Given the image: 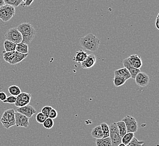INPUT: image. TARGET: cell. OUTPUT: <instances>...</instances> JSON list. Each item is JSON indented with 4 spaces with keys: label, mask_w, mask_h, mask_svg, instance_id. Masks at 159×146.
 Wrapping results in <instances>:
<instances>
[{
    "label": "cell",
    "mask_w": 159,
    "mask_h": 146,
    "mask_svg": "<svg viewBox=\"0 0 159 146\" xmlns=\"http://www.w3.org/2000/svg\"><path fill=\"white\" fill-rule=\"evenodd\" d=\"M28 55V54H22L20 53H19L18 52H15V55L14 57L13 58L12 61L10 63V65H14L16 64H18L19 62H20L21 61H23L24 59L27 58Z\"/></svg>",
    "instance_id": "cell-17"
},
{
    "label": "cell",
    "mask_w": 159,
    "mask_h": 146,
    "mask_svg": "<svg viewBox=\"0 0 159 146\" xmlns=\"http://www.w3.org/2000/svg\"><path fill=\"white\" fill-rule=\"evenodd\" d=\"M5 5V3L4 1H3V0H0V7H1V6Z\"/></svg>",
    "instance_id": "cell-38"
},
{
    "label": "cell",
    "mask_w": 159,
    "mask_h": 146,
    "mask_svg": "<svg viewBox=\"0 0 159 146\" xmlns=\"http://www.w3.org/2000/svg\"><path fill=\"white\" fill-rule=\"evenodd\" d=\"M5 39L16 43V45L21 43L22 41V36L16 28H10L7 31L5 35Z\"/></svg>",
    "instance_id": "cell-6"
},
{
    "label": "cell",
    "mask_w": 159,
    "mask_h": 146,
    "mask_svg": "<svg viewBox=\"0 0 159 146\" xmlns=\"http://www.w3.org/2000/svg\"><path fill=\"white\" fill-rule=\"evenodd\" d=\"M80 44L84 49L91 52H95L99 47L100 40L94 34L89 33L80 38Z\"/></svg>",
    "instance_id": "cell-2"
},
{
    "label": "cell",
    "mask_w": 159,
    "mask_h": 146,
    "mask_svg": "<svg viewBox=\"0 0 159 146\" xmlns=\"http://www.w3.org/2000/svg\"><path fill=\"white\" fill-rule=\"evenodd\" d=\"M21 1H22V2H25V1L26 0H21Z\"/></svg>",
    "instance_id": "cell-40"
},
{
    "label": "cell",
    "mask_w": 159,
    "mask_h": 146,
    "mask_svg": "<svg viewBox=\"0 0 159 146\" xmlns=\"http://www.w3.org/2000/svg\"><path fill=\"white\" fill-rule=\"evenodd\" d=\"M15 121L16 125L18 127L27 128L30 125L29 118L18 112L15 113Z\"/></svg>",
    "instance_id": "cell-9"
},
{
    "label": "cell",
    "mask_w": 159,
    "mask_h": 146,
    "mask_svg": "<svg viewBox=\"0 0 159 146\" xmlns=\"http://www.w3.org/2000/svg\"><path fill=\"white\" fill-rule=\"evenodd\" d=\"M15 113L16 112L14 109L7 110L4 111L0 120L3 128L9 129L16 125Z\"/></svg>",
    "instance_id": "cell-3"
},
{
    "label": "cell",
    "mask_w": 159,
    "mask_h": 146,
    "mask_svg": "<svg viewBox=\"0 0 159 146\" xmlns=\"http://www.w3.org/2000/svg\"><path fill=\"white\" fill-rule=\"evenodd\" d=\"M134 137V133H127L121 138V143L125 144L126 146L133 140V138Z\"/></svg>",
    "instance_id": "cell-26"
},
{
    "label": "cell",
    "mask_w": 159,
    "mask_h": 146,
    "mask_svg": "<svg viewBox=\"0 0 159 146\" xmlns=\"http://www.w3.org/2000/svg\"><path fill=\"white\" fill-rule=\"evenodd\" d=\"M7 98V95L6 93L3 92H0V100L3 102Z\"/></svg>",
    "instance_id": "cell-36"
},
{
    "label": "cell",
    "mask_w": 159,
    "mask_h": 146,
    "mask_svg": "<svg viewBox=\"0 0 159 146\" xmlns=\"http://www.w3.org/2000/svg\"><path fill=\"white\" fill-rule=\"evenodd\" d=\"M126 81L125 79L119 75H115L113 80V84L116 87H119L124 85Z\"/></svg>",
    "instance_id": "cell-23"
},
{
    "label": "cell",
    "mask_w": 159,
    "mask_h": 146,
    "mask_svg": "<svg viewBox=\"0 0 159 146\" xmlns=\"http://www.w3.org/2000/svg\"><path fill=\"white\" fill-rule=\"evenodd\" d=\"M16 100V97L14 96H10L9 97H7L6 100L3 101L4 103H8V104H15Z\"/></svg>",
    "instance_id": "cell-33"
},
{
    "label": "cell",
    "mask_w": 159,
    "mask_h": 146,
    "mask_svg": "<svg viewBox=\"0 0 159 146\" xmlns=\"http://www.w3.org/2000/svg\"><path fill=\"white\" fill-rule=\"evenodd\" d=\"M15 52L16 51H12V52H5L3 51V57L4 60L6 61V62L10 64L13 59L15 55Z\"/></svg>",
    "instance_id": "cell-25"
},
{
    "label": "cell",
    "mask_w": 159,
    "mask_h": 146,
    "mask_svg": "<svg viewBox=\"0 0 159 146\" xmlns=\"http://www.w3.org/2000/svg\"><path fill=\"white\" fill-rule=\"evenodd\" d=\"M88 56V54L83 49H80L76 52V55L73 58V61L78 63H81L85 60Z\"/></svg>",
    "instance_id": "cell-16"
},
{
    "label": "cell",
    "mask_w": 159,
    "mask_h": 146,
    "mask_svg": "<svg viewBox=\"0 0 159 146\" xmlns=\"http://www.w3.org/2000/svg\"><path fill=\"white\" fill-rule=\"evenodd\" d=\"M97 146H112L111 140L110 137L97 139L95 140Z\"/></svg>",
    "instance_id": "cell-20"
},
{
    "label": "cell",
    "mask_w": 159,
    "mask_h": 146,
    "mask_svg": "<svg viewBox=\"0 0 159 146\" xmlns=\"http://www.w3.org/2000/svg\"><path fill=\"white\" fill-rule=\"evenodd\" d=\"M34 0H26L24 3L22 5L23 7H27L31 6V4L34 2Z\"/></svg>",
    "instance_id": "cell-35"
},
{
    "label": "cell",
    "mask_w": 159,
    "mask_h": 146,
    "mask_svg": "<svg viewBox=\"0 0 159 146\" xmlns=\"http://www.w3.org/2000/svg\"><path fill=\"white\" fill-rule=\"evenodd\" d=\"M3 1L6 5H9L14 7H18L22 2L21 0H3Z\"/></svg>",
    "instance_id": "cell-28"
},
{
    "label": "cell",
    "mask_w": 159,
    "mask_h": 146,
    "mask_svg": "<svg viewBox=\"0 0 159 146\" xmlns=\"http://www.w3.org/2000/svg\"><path fill=\"white\" fill-rule=\"evenodd\" d=\"M117 146H126L125 144H123L122 143H121L120 144H119V145Z\"/></svg>",
    "instance_id": "cell-39"
},
{
    "label": "cell",
    "mask_w": 159,
    "mask_h": 146,
    "mask_svg": "<svg viewBox=\"0 0 159 146\" xmlns=\"http://www.w3.org/2000/svg\"><path fill=\"white\" fill-rule=\"evenodd\" d=\"M134 79L137 85L141 87L147 86L150 82L149 76L147 74L142 71H140L138 73L137 76H135Z\"/></svg>",
    "instance_id": "cell-10"
},
{
    "label": "cell",
    "mask_w": 159,
    "mask_h": 146,
    "mask_svg": "<svg viewBox=\"0 0 159 146\" xmlns=\"http://www.w3.org/2000/svg\"><path fill=\"white\" fill-rule=\"evenodd\" d=\"M114 74H115V75H119V76L124 78L126 80L131 78L130 74L125 67H122L119 69L115 70Z\"/></svg>",
    "instance_id": "cell-15"
},
{
    "label": "cell",
    "mask_w": 159,
    "mask_h": 146,
    "mask_svg": "<svg viewBox=\"0 0 159 146\" xmlns=\"http://www.w3.org/2000/svg\"><path fill=\"white\" fill-rule=\"evenodd\" d=\"M96 63V57L94 54L88 55L85 60L81 62V67L83 69H89L94 67Z\"/></svg>",
    "instance_id": "cell-12"
},
{
    "label": "cell",
    "mask_w": 159,
    "mask_h": 146,
    "mask_svg": "<svg viewBox=\"0 0 159 146\" xmlns=\"http://www.w3.org/2000/svg\"><path fill=\"white\" fill-rule=\"evenodd\" d=\"M16 14L14 7L9 5H5L0 7V19L4 22L9 21Z\"/></svg>",
    "instance_id": "cell-4"
},
{
    "label": "cell",
    "mask_w": 159,
    "mask_h": 146,
    "mask_svg": "<svg viewBox=\"0 0 159 146\" xmlns=\"http://www.w3.org/2000/svg\"><path fill=\"white\" fill-rule=\"evenodd\" d=\"M122 63H123V65L124 66V67H125L126 69L128 70L130 74L131 78H132L133 79H134L135 76H137V75L138 74V73L141 71L140 69H135L134 67H133L132 65L130 64L128 58H125L123 60Z\"/></svg>",
    "instance_id": "cell-13"
},
{
    "label": "cell",
    "mask_w": 159,
    "mask_h": 146,
    "mask_svg": "<svg viewBox=\"0 0 159 146\" xmlns=\"http://www.w3.org/2000/svg\"><path fill=\"white\" fill-rule=\"evenodd\" d=\"M8 91L11 96H18L19 94L21 93V90L18 86L17 85H11L9 87Z\"/></svg>",
    "instance_id": "cell-24"
},
{
    "label": "cell",
    "mask_w": 159,
    "mask_h": 146,
    "mask_svg": "<svg viewBox=\"0 0 159 146\" xmlns=\"http://www.w3.org/2000/svg\"><path fill=\"white\" fill-rule=\"evenodd\" d=\"M43 124L44 128H46L47 129H50L54 126V121L52 119L48 118H46L45 121L43 122Z\"/></svg>",
    "instance_id": "cell-30"
},
{
    "label": "cell",
    "mask_w": 159,
    "mask_h": 146,
    "mask_svg": "<svg viewBox=\"0 0 159 146\" xmlns=\"http://www.w3.org/2000/svg\"><path fill=\"white\" fill-rule=\"evenodd\" d=\"M91 135L93 138L97 139H101L103 138V134L102 131L101 125H98L95 127V128H93V131H92Z\"/></svg>",
    "instance_id": "cell-18"
},
{
    "label": "cell",
    "mask_w": 159,
    "mask_h": 146,
    "mask_svg": "<svg viewBox=\"0 0 159 146\" xmlns=\"http://www.w3.org/2000/svg\"><path fill=\"white\" fill-rule=\"evenodd\" d=\"M16 51L22 54H28V46L23 43H18L16 45Z\"/></svg>",
    "instance_id": "cell-19"
},
{
    "label": "cell",
    "mask_w": 159,
    "mask_h": 146,
    "mask_svg": "<svg viewBox=\"0 0 159 146\" xmlns=\"http://www.w3.org/2000/svg\"><path fill=\"white\" fill-rule=\"evenodd\" d=\"M143 144H144V141H139L134 137L126 146H142Z\"/></svg>",
    "instance_id": "cell-29"
},
{
    "label": "cell",
    "mask_w": 159,
    "mask_h": 146,
    "mask_svg": "<svg viewBox=\"0 0 159 146\" xmlns=\"http://www.w3.org/2000/svg\"><path fill=\"white\" fill-rule=\"evenodd\" d=\"M110 138L112 146H117L121 143V137L120 135L118 128L116 122L112 123L110 126Z\"/></svg>",
    "instance_id": "cell-5"
},
{
    "label": "cell",
    "mask_w": 159,
    "mask_h": 146,
    "mask_svg": "<svg viewBox=\"0 0 159 146\" xmlns=\"http://www.w3.org/2000/svg\"><path fill=\"white\" fill-rule=\"evenodd\" d=\"M128 58L130 64L132 65L133 67L135 69H140L142 66V61L140 56H139L138 55L134 54L130 56Z\"/></svg>",
    "instance_id": "cell-14"
},
{
    "label": "cell",
    "mask_w": 159,
    "mask_h": 146,
    "mask_svg": "<svg viewBox=\"0 0 159 146\" xmlns=\"http://www.w3.org/2000/svg\"><path fill=\"white\" fill-rule=\"evenodd\" d=\"M102 131L103 134V138H107L110 137V128L109 126L106 122H102L101 124Z\"/></svg>",
    "instance_id": "cell-27"
},
{
    "label": "cell",
    "mask_w": 159,
    "mask_h": 146,
    "mask_svg": "<svg viewBox=\"0 0 159 146\" xmlns=\"http://www.w3.org/2000/svg\"><path fill=\"white\" fill-rule=\"evenodd\" d=\"M116 124L118 130H119L120 135V137L122 138L127 133V130L126 128L125 124L124 122H122V120L117 122H116Z\"/></svg>",
    "instance_id": "cell-22"
},
{
    "label": "cell",
    "mask_w": 159,
    "mask_h": 146,
    "mask_svg": "<svg viewBox=\"0 0 159 146\" xmlns=\"http://www.w3.org/2000/svg\"><path fill=\"white\" fill-rule=\"evenodd\" d=\"M52 109V107L50 106H46L43 107L42 109L41 113H43L46 118H49V113Z\"/></svg>",
    "instance_id": "cell-32"
},
{
    "label": "cell",
    "mask_w": 159,
    "mask_h": 146,
    "mask_svg": "<svg viewBox=\"0 0 159 146\" xmlns=\"http://www.w3.org/2000/svg\"><path fill=\"white\" fill-rule=\"evenodd\" d=\"M159 14H157V15L156 16V21H155V26L157 29H159Z\"/></svg>",
    "instance_id": "cell-37"
},
{
    "label": "cell",
    "mask_w": 159,
    "mask_h": 146,
    "mask_svg": "<svg viewBox=\"0 0 159 146\" xmlns=\"http://www.w3.org/2000/svg\"><path fill=\"white\" fill-rule=\"evenodd\" d=\"M58 115V114L57 111L52 108V109L51 110L50 113H49V118L53 120V119H55V118H57Z\"/></svg>",
    "instance_id": "cell-34"
},
{
    "label": "cell",
    "mask_w": 159,
    "mask_h": 146,
    "mask_svg": "<svg viewBox=\"0 0 159 146\" xmlns=\"http://www.w3.org/2000/svg\"><path fill=\"white\" fill-rule=\"evenodd\" d=\"M17 112L27 116L28 118H31L34 114L36 113V110L34 107L27 105L25 106L17 108Z\"/></svg>",
    "instance_id": "cell-11"
},
{
    "label": "cell",
    "mask_w": 159,
    "mask_h": 146,
    "mask_svg": "<svg viewBox=\"0 0 159 146\" xmlns=\"http://www.w3.org/2000/svg\"><path fill=\"white\" fill-rule=\"evenodd\" d=\"M122 121L124 122L125 124L127 133H134L138 131V123L134 118L132 116H126L122 119Z\"/></svg>",
    "instance_id": "cell-7"
},
{
    "label": "cell",
    "mask_w": 159,
    "mask_h": 146,
    "mask_svg": "<svg viewBox=\"0 0 159 146\" xmlns=\"http://www.w3.org/2000/svg\"><path fill=\"white\" fill-rule=\"evenodd\" d=\"M16 28L22 36L21 43L28 45L30 44L36 35V31L33 25L30 23H25L18 25Z\"/></svg>",
    "instance_id": "cell-1"
},
{
    "label": "cell",
    "mask_w": 159,
    "mask_h": 146,
    "mask_svg": "<svg viewBox=\"0 0 159 146\" xmlns=\"http://www.w3.org/2000/svg\"><path fill=\"white\" fill-rule=\"evenodd\" d=\"M31 99V94L26 92H21L16 96L15 105L18 107L25 106L30 104Z\"/></svg>",
    "instance_id": "cell-8"
},
{
    "label": "cell",
    "mask_w": 159,
    "mask_h": 146,
    "mask_svg": "<svg viewBox=\"0 0 159 146\" xmlns=\"http://www.w3.org/2000/svg\"><path fill=\"white\" fill-rule=\"evenodd\" d=\"M5 52L16 51V44L9 41L5 40L3 43Z\"/></svg>",
    "instance_id": "cell-21"
},
{
    "label": "cell",
    "mask_w": 159,
    "mask_h": 146,
    "mask_svg": "<svg viewBox=\"0 0 159 146\" xmlns=\"http://www.w3.org/2000/svg\"><path fill=\"white\" fill-rule=\"evenodd\" d=\"M36 121H37L39 124H43V122L45 121L46 118L44 116V115L43 114V113L41 112V113H38V114H37V115L36 116Z\"/></svg>",
    "instance_id": "cell-31"
}]
</instances>
